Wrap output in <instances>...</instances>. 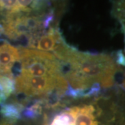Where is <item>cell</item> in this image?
<instances>
[{"label":"cell","instance_id":"cell-11","mask_svg":"<svg viewBox=\"0 0 125 125\" xmlns=\"http://www.w3.org/2000/svg\"><path fill=\"white\" fill-rule=\"evenodd\" d=\"M15 122L12 120H9L7 119H4L0 122V125H14Z\"/></svg>","mask_w":125,"mask_h":125},{"label":"cell","instance_id":"cell-7","mask_svg":"<svg viewBox=\"0 0 125 125\" xmlns=\"http://www.w3.org/2000/svg\"><path fill=\"white\" fill-rule=\"evenodd\" d=\"M15 92L14 76L0 74V98L4 102Z\"/></svg>","mask_w":125,"mask_h":125},{"label":"cell","instance_id":"cell-6","mask_svg":"<svg viewBox=\"0 0 125 125\" xmlns=\"http://www.w3.org/2000/svg\"><path fill=\"white\" fill-rule=\"evenodd\" d=\"M24 109V105L20 102L3 103L0 106V113L5 119L16 121L21 117Z\"/></svg>","mask_w":125,"mask_h":125},{"label":"cell","instance_id":"cell-4","mask_svg":"<svg viewBox=\"0 0 125 125\" xmlns=\"http://www.w3.org/2000/svg\"><path fill=\"white\" fill-rule=\"evenodd\" d=\"M19 58L18 48L6 41L0 44V74L14 76L12 69Z\"/></svg>","mask_w":125,"mask_h":125},{"label":"cell","instance_id":"cell-8","mask_svg":"<svg viewBox=\"0 0 125 125\" xmlns=\"http://www.w3.org/2000/svg\"><path fill=\"white\" fill-rule=\"evenodd\" d=\"M42 99L37 100L33 103L31 106L27 108H24L23 110L22 115L24 117L33 120L36 119L37 117L41 115L42 111Z\"/></svg>","mask_w":125,"mask_h":125},{"label":"cell","instance_id":"cell-9","mask_svg":"<svg viewBox=\"0 0 125 125\" xmlns=\"http://www.w3.org/2000/svg\"><path fill=\"white\" fill-rule=\"evenodd\" d=\"M50 125H74L73 117L67 110L54 117Z\"/></svg>","mask_w":125,"mask_h":125},{"label":"cell","instance_id":"cell-1","mask_svg":"<svg viewBox=\"0 0 125 125\" xmlns=\"http://www.w3.org/2000/svg\"><path fill=\"white\" fill-rule=\"evenodd\" d=\"M62 63L85 76L93 85L97 83L104 88L113 85L115 75L120 69L115 60L108 54L80 52L74 47Z\"/></svg>","mask_w":125,"mask_h":125},{"label":"cell","instance_id":"cell-2","mask_svg":"<svg viewBox=\"0 0 125 125\" xmlns=\"http://www.w3.org/2000/svg\"><path fill=\"white\" fill-rule=\"evenodd\" d=\"M20 72L33 76H62V65L54 54L20 47L19 49Z\"/></svg>","mask_w":125,"mask_h":125},{"label":"cell","instance_id":"cell-3","mask_svg":"<svg viewBox=\"0 0 125 125\" xmlns=\"http://www.w3.org/2000/svg\"><path fill=\"white\" fill-rule=\"evenodd\" d=\"M61 76H33L20 73L15 77V92L29 97H45L56 90Z\"/></svg>","mask_w":125,"mask_h":125},{"label":"cell","instance_id":"cell-5","mask_svg":"<svg viewBox=\"0 0 125 125\" xmlns=\"http://www.w3.org/2000/svg\"><path fill=\"white\" fill-rule=\"evenodd\" d=\"M62 41L64 39L58 29L49 27L47 31L36 39L33 48L46 52H53L55 47Z\"/></svg>","mask_w":125,"mask_h":125},{"label":"cell","instance_id":"cell-10","mask_svg":"<svg viewBox=\"0 0 125 125\" xmlns=\"http://www.w3.org/2000/svg\"><path fill=\"white\" fill-rule=\"evenodd\" d=\"M121 8H120V13L119 15V19L120 20V21L124 20L125 22H121L122 26L124 27V30L125 31V1L120 3Z\"/></svg>","mask_w":125,"mask_h":125}]
</instances>
